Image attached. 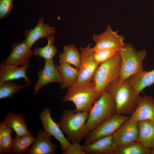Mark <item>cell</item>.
I'll return each mask as SVG.
<instances>
[{"mask_svg": "<svg viewBox=\"0 0 154 154\" xmlns=\"http://www.w3.org/2000/svg\"><path fill=\"white\" fill-rule=\"evenodd\" d=\"M55 66L62 79V83L60 85L61 89L68 88L76 83L78 76V69L66 63L56 65Z\"/></svg>", "mask_w": 154, "mask_h": 154, "instance_id": "7402d4cb", "label": "cell"}, {"mask_svg": "<svg viewBox=\"0 0 154 154\" xmlns=\"http://www.w3.org/2000/svg\"><path fill=\"white\" fill-rule=\"evenodd\" d=\"M82 145L85 154H114L117 147L112 134Z\"/></svg>", "mask_w": 154, "mask_h": 154, "instance_id": "4fadbf2b", "label": "cell"}, {"mask_svg": "<svg viewBox=\"0 0 154 154\" xmlns=\"http://www.w3.org/2000/svg\"><path fill=\"white\" fill-rule=\"evenodd\" d=\"M129 119L137 122L146 120L154 121V98L149 95L141 96Z\"/></svg>", "mask_w": 154, "mask_h": 154, "instance_id": "9a60e30c", "label": "cell"}, {"mask_svg": "<svg viewBox=\"0 0 154 154\" xmlns=\"http://www.w3.org/2000/svg\"><path fill=\"white\" fill-rule=\"evenodd\" d=\"M68 88L62 101L72 102L76 107L75 112H89L97 99L94 83L92 81L80 84L75 83Z\"/></svg>", "mask_w": 154, "mask_h": 154, "instance_id": "277c9868", "label": "cell"}, {"mask_svg": "<svg viewBox=\"0 0 154 154\" xmlns=\"http://www.w3.org/2000/svg\"><path fill=\"white\" fill-rule=\"evenodd\" d=\"M127 80L135 91L139 94L143 90L154 83V69L150 71L143 70L137 73Z\"/></svg>", "mask_w": 154, "mask_h": 154, "instance_id": "44dd1931", "label": "cell"}, {"mask_svg": "<svg viewBox=\"0 0 154 154\" xmlns=\"http://www.w3.org/2000/svg\"><path fill=\"white\" fill-rule=\"evenodd\" d=\"M3 121L10 127L18 136L30 134L32 133L28 129L24 115L21 112L14 113L9 112Z\"/></svg>", "mask_w": 154, "mask_h": 154, "instance_id": "ffe728a7", "label": "cell"}, {"mask_svg": "<svg viewBox=\"0 0 154 154\" xmlns=\"http://www.w3.org/2000/svg\"><path fill=\"white\" fill-rule=\"evenodd\" d=\"M118 52L120 59L119 82L121 83L143 70V61L147 55V52L143 49L137 51L129 43L121 47Z\"/></svg>", "mask_w": 154, "mask_h": 154, "instance_id": "3957f363", "label": "cell"}, {"mask_svg": "<svg viewBox=\"0 0 154 154\" xmlns=\"http://www.w3.org/2000/svg\"><path fill=\"white\" fill-rule=\"evenodd\" d=\"M121 47H117L95 51L94 53L95 59L100 64L113 56L118 52Z\"/></svg>", "mask_w": 154, "mask_h": 154, "instance_id": "f1b7e54d", "label": "cell"}, {"mask_svg": "<svg viewBox=\"0 0 154 154\" xmlns=\"http://www.w3.org/2000/svg\"><path fill=\"white\" fill-rule=\"evenodd\" d=\"M46 38L48 42L44 47H38L35 49L34 51V56H40L43 58L45 60L53 59V57L56 54L57 50L54 46L55 38L54 34L51 35Z\"/></svg>", "mask_w": 154, "mask_h": 154, "instance_id": "83f0119b", "label": "cell"}, {"mask_svg": "<svg viewBox=\"0 0 154 154\" xmlns=\"http://www.w3.org/2000/svg\"><path fill=\"white\" fill-rule=\"evenodd\" d=\"M138 122L129 119L112 134L117 146L137 141L139 134Z\"/></svg>", "mask_w": 154, "mask_h": 154, "instance_id": "5bb4252c", "label": "cell"}, {"mask_svg": "<svg viewBox=\"0 0 154 154\" xmlns=\"http://www.w3.org/2000/svg\"><path fill=\"white\" fill-rule=\"evenodd\" d=\"M151 149L135 141L117 146L114 154H151Z\"/></svg>", "mask_w": 154, "mask_h": 154, "instance_id": "484cf974", "label": "cell"}, {"mask_svg": "<svg viewBox=\"0 0 154 154\" xmlns=\"http://www.w3.org/2000/svg\"><path fill=\"white\" fill-rule=\"evenodd\" d=\"M39 117L44 131L57 140L60 143L61 149L65 151L71 143L65 136L58 124L52 119L50 109L45 108L40 113Z\"/></svg>", "mask_w": 154, "mask_h": 154, "instance_id": "30bf717a", "label": "cell"}, {"mask_svg": "<svg viewBox=\"0 0 154 154\" xmlns=\"http://www.w3.org/2000/svg\"><path fill=\"white\" fill-rule=\"evenodd\" d=\"M138 123L139 131L137 141L147 148H154V121L143 120Z\"/></svg>", "mask_w": 154, "mask_h": 154, "instance_id": "d6986e66", "label": "cell"}, {"mask_svg": "<svg viewBox=\"0 0 154 154\" xmlns=\"http://www.w3.org/2000/svg\"><path fill=\"white\" fill-rule=\"evenodd\" d=\"M71 145L63 154H85L79 142L71 143Z\"/></svg>", "mask_w": 154, "mask_h": 154, "instance_id": "4dcf8cb0", "label": "cell"}, {"mask_svg": "<svg viewBox=\"0 0 154 154\" xmlns=\"http://www.w3.org/2000/svg\"><path fill=\"white\" fill-rule=\"evenodd\" d=\"M81 54L80 64L76 83L80 84L92 81L95 72L100 64L95 60L94 51L88 44L79 48Z\"/></svg>", "mask_w": 154, "mask_h": 154, "instance_id": "ba28073f", "label": "cell"}, {"mask_svg": "<svg viewBox=\"0 0 154 154\" xmlns=\"http://www.w3.org/2000/svg\"><path fill=\"white\" fill-rule=\"evenodd\" d=\"M130 116L116 114L90 131L85 138L88 144L113 134L122 124L129 119Z\"/></svg>", "mask_w": 154, "mask_h": 154, "instance_id": "52a82bcc", "label": "cell"}, {"mask_svg": "<svg viewBox=\"0 0 154 154\" xmlns=\"http://www.w3.org/2000/svg\"><path fill=\"white\" fill-rule=\"evenodd\" d=\"M27 66H8L5 65L2 61L0 64V82L23 78L27 86L31 84V81L26 74Z\"/></svg>", "mask_w": 154, "mask_h": 154, "instance_id": "ac0fdd59", "label": "cell"}, {"mask_svg": "<svg viewBox=\"0 0 154 154\" xmlns=\"http://www.w3.org/2000/svg\"><path fill=\"white\" fill-rule=\"evenodd\" d=\"M38 80L35 84L34 88V95L36 94L43 86L53 82L60 85L62 82L60 73L56 68L53 59L45 60L44 66L37 73Z\"/></svg>", "mask_w": 154, "mask_h": 154, "instance_id": "7c38bea8", "label": "cell"}, {"mask_svg": "<svg viewBox=\"0 0 154 154\" xmlns=\"http://www.w3.org/2000/svg\"><path fill=\"white\" fill-rule=\"evenodd\" d=\"M56 32L54 27L50 26L48 24L44 23L43 17H42L34 28L25 31V39L29 47L31 48L34 43L40 38H46L51 35L54 34Z\"/></svg>", "mask_w": 154, "mask_h": 154, "instance_id": "e0dca14e", "label": "cell"}, {"mask_svg": "<svg viewBox=\"0 0 154 154\" xmlns=\"http://www.w3.org/2000/svg\"><path fill=\"white\" fill-rule=\"evenodd\" d=\"M89 113L73 109L63 110L58 124L71 143H80L90 132L86 124Z\"/></svg>", "mask_w": 154, "mask_h": 154, "instance_id": "7a4b0ae2", "label": "cell"}, {"mask_svg": "<svg viewBox=\"0 0 154 154\" xmlns=\"http://www.w3.org/2000/svg\"><path fill=\"white\" fill-rule=\"evenodd\" d=\"M51 136L44 130H39L33 145L27 151V154H55L58 145L52 143Z\"/></svg>", "mask_w": 154, "mask_h": 154, "instance_id": "2e32d148", "label": "cell"}, {"mask_svg": "<svg viewBox=\"0 0 154 154\" xmlns=\"http://www.w3.org/2000/svg\"><path fill=\"white\" fill-rule=\"evenodd\" d=\"M120 70V59L118 52L110 58L99 64L91 81L95 85L97 99L110 83L119 78Z\"/></svg>", "mask_w": 154, "mask_h": 154, "instance_id": "5b68a950", "label": "cell"}, {"mask_svg": "<svg viewBox=\"0 0 154 154\" xmlns=\"http://www.w3.org/2000/svg\"><path fill=\"white\" fill-rule=\"evenodd\" d=\"M13 0H0V19L7 17L13 8Z\"/></svg>", "mask_w": 154, "mask_h": 154, "instance_id": "f546056e", "label": "cell"}, {"mask_svg": "<svg viewBox=\"0 0 154 154\" xmlns=\"http://www.w3.org/2000/svg\"><path fill=\"white\" fill-rule=\"evenodd\" d=\"M27 86L26 84H17L13 80L0 82V99L12 98L15 94L18 93Z\"/></svg>", "mask_w": 154, "mask_h": 154, "instance_id": "4316f807", "label": "cell"}, {"mask_svg": "<svg viewBox=\"0 0 154 154\" xmlns=\"http://www.w3.org/2000/svg\"><path fill=\"white\" fill-rule=\"evenodd\" d=\"M35 137L32 133L22 136L16 134L13 139L11 153L14 154H23L28 151L30 145L33 143Z\"/></svg>", "mask_w": 154, "mask_h": 154, "instance_id": "d4e9b609", "label": "cell"}, {"mask_svg": "<svg viewBox=\"0 0 154 154\" xmlns=\"http://www.w3.org/2000/svg\"><path fill=\"white\" fill-rule=\"evenodd\" d=\"M151 154H154V148L151 149Z\"/></svg>", "mask_w": 154, "mask_h": 154, "instance_id": "1f68e13d", "label": "cell"}, {"mask_svg": "<svg viewBox=\"0 0 154 154\" xmlns=\"http://www.w3.org/2000/svg\"><path fill=\"white\" fill-rule=\"evenodd\" d=\"M63 52L60 53L59 56V64L66 63L72 65L79 69L80 62L81 56L76 47L73 44H68L63 47Z\"/></svg>", "mask_w": 154, "mask_h": 154, "instance_id": "603a6c76", "label": "cell"}, {"mask_svg": "<svg viewBox=\"0 0 154 154\" xmlns=\"http://www.w3.org/2000/svg\"><path fill=\"white\" fill-rule=\"evenodd\" d=\"M94 104L86 123L90 131L116 114L115 103L110 94L106 90Z\"/></svg>", "mask_w": 154, "mask_h": 154, "instance_id": "8992f818", "label": "cell"}, {"mask_svg": "<svg viewBox=\"0 0 154 154\" xmlns=\"http://www.w3.org/2000/svg\"><path fill=\"white\" fill-rule=\"evenodd\" d=\"M12 50L8 57L3 60L7 65L18 66H30V58L34 55V51L29 46L25 39L20 42H13L11 47Z\"/></svg>", "mask_w": 154, "mask_h": 154, "instance_id": "9c48e42d", "label": "cell"}, {"mask_svg": "<svg viewBox=\"0 0 154 154\" xmlns=\"http://www.w3.org/2000/svg\"><path fill=\"white\" fill-rule=\"evenodd\" d=\"M117 31H113L111 26L108 25L105 31L99 35L94 34L92 39L95 43L93 47L95 51L115 47H121L124 45V37L117 34Z\"/></svg>", "mask_w": 154, "mask_h": 154, "instance_id": "8fae6325", "label": "cell"}, {"mask_svg": "<svg viewBox=\"0 0 154 154\" xmlns=\"http://www.w3.org/2000/svg\"><path fill=\"white\" fill-rule=\"evenodd\" d=\"M13 130L3 121L0 123V154L11 153L13 139L11 134Z\"/></svg>", "mask_w": 154, "mask_h": 154, "instance_id": "cb8c5ba5", "label": "cell"}, {"mask_svg": "<svg viewBox=\"0 0 154 154\" xmlns=\"http://www.w3.org/2000/svg\"><path fill=\"white\" fill-rule=\"evenodd\" d=\"M119 78L110 83L106 91L115 103L116 114L130 116L136 109L141 96L127 80L119 83Z\"/></svg>", "mask_w": 154, "mask_h": 154, "instance_id": "6da1fadb", "label": "cell"}]
</instances>
